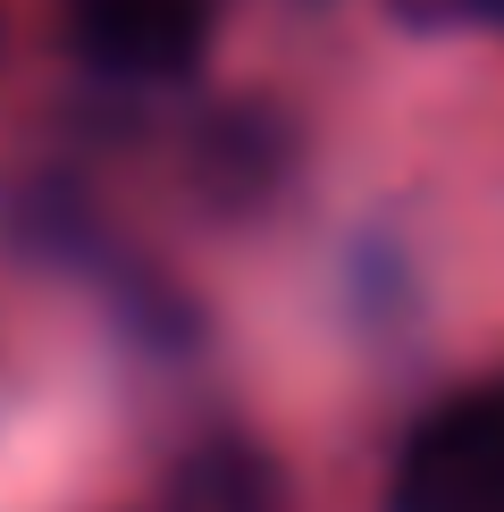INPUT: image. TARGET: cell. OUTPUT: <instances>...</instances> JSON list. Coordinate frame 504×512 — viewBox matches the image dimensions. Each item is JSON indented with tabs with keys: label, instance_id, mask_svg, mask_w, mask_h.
<instances>
[{
	"label": "cell",
	"instance_id": "6da1fadb",
	"mask_svg": "<svg viewBox=\"0 0 504 512\" xmlns=\"http://www.w3.org/2000/svg\"><path fill=\"white\" fill-rule=\"evenodd\" d=\"M395 512H504V387H471L412 429Z\"/></svg>",
	"mask_w": 504,
	"mask_h": 512
},
{
	"label": "cell",
	"instance_id": "7a4b0ae2",
	"mask_svg": "<svg viewBox=\"0 0 504 512\" xmlns=\"http://www.w3.org/2000/svg\"><path fill=\"white\" fill-rule=\"evenodd\" d=\"M59 9H68L76 51L126 84L185 76L210 42V0H59Z\"/></svg>",
	"mask_w": 504,
	"mask_h": 512
},
{
	"label": "cell",
	"instance_id": "3957f363",
	"mask_svg": "<svg viewBox=\"0 0 504 512\" xmlns=\"http://www.w3.org/2000/svg\"><path fill=\"white\" fill-rule=\"evenodd\" d=\"M404 26H420V34H454V26H488V34H504V0H387Z\"/></svg>",
	"mask_w": 504,
	"mask_h": 512
}]
</instances>
